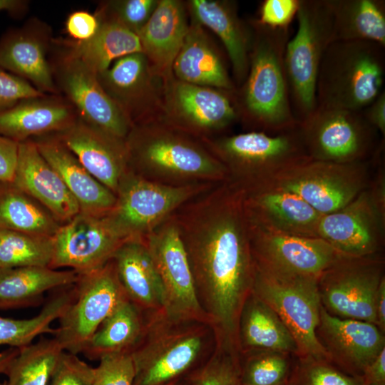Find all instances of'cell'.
<instances>
[{
    "label": "cell",
    "instance_id": "obj_1",
    "mask_svg": "<svg viewBox=\"0 0 385 385\" xmlns=\"http://www.w3.org/2000/svg\"><path fill=\"white\" fill-rule=\"evenodd\" d=\"M173 215L216 342L240 352V315L255 276L242 188L230 180L218 183Z\"/></svg>",
    "mask_w": 385,
    "mask_h": 385
},
{
    "label": "cell",
    "instance_id": "obj_2",
    "mask_svg": "<svg viewBox=\"0 0 385 385\" xmlns=\"http://www.w3.org/2000/svg\"><path fill=\"white\" fill-rule=\"evenodd\" d=\"M252 29L249 70L235 93L239 122L248 130L277 134L296 128L284 68L289 27L271 28L256 19Z\"/></svg>",
    "mask_w": 385,
    "mask_h": 385
},
{
    "label": "cell",
    "instance_id": "obj_3",
    "mask_svg": "<svg viewBox=\"0 0 385 385\" xmlns=\"http://www.w3.org/2000/svg\"><path fill=\"white\" fill-rule=\"evenodd\" d=\"M125 141L129 168L149 180L173 186L229 180L201 140L160 120L133 125Z\"/></svg>",
    "mask_w": 385,
    "mask_h": 385
},
{
    "label": "cell",
    "instance_id": "obj_4",
    "mask_svg": "<svg viewBox=\"0 0 385 385\" xmlns=\"http://www.w3.org/2000/svg\"><path fill=\"white\" fill-rule=\"evenodd\" d=\"M145 316L143 332L130 351L133 385H163L187 379L212 352V327L197 321H175L164 313Z\"/></svg>",
    "mask_w": 385,
    "mask_h": 385
},
{
    "label": "cell",
    "instance_id": "obj_5",
    "mask_svg": "<svg viewBox=\"0 0 385 385\" xmlns=\"http://www.w3.org/2000/svg\"><path fill=\"white\" fill-rule=\"evenodd\" d=\"M385 46L364 41H332L317 80V106L361 111L384 90Z\"/></svg>",
    "mask_w": 385,
    "mask_h": 385
},
{
    "label": "cell",
    "instance_id": "obj_6",
    "mask_svg": "<svg viewBox=\"0 0 385 385\" xmlns=\"http://www.w3.org/2000/svg\"><path fill=\"white\" fill-rule=\"evenodd\" d=\"M296 18L297 30L287 43L284 62L291 108L299 123L317 107V76L333 41V16L328 0H299Z\"/></svg>",
    "mask_w": 385,
    "mask_h": 385
},
{
    "label": "cell",
    "instance_id": "obj_7",
    "mask_svg": "<svg viewBox=\"0 0 385 385\" xmlns=\"http://www.w3.org/2000/svg\"><path fill=\"white\" fill-rule=\"evenodd\" d=\"M201 141L226 168L229 180L240 186L265 180L282 169L309 158L299 124L277 134L250 130Z\"/></svg>",
    "mask_w": 385,
    "mask_h": 385
},
{
    "label": "cell",
    "instance_id": "obj_8",
    "mask_svg": "<svg viewBox=\"0 0 385 385\" xmlns=\"http://www.w3.org/2000/svg\"><path fill=\"white\" fill-rule=\"evenodd\" d=\"M370 163L369 160L342 163L307 158L259 183L293 192L324 215L342 208L366 188Z\"/></svg>",
    "mask_w": 385,
    "mask_h": 385
},
{
    "label": "cell",
    "instance_id": "obj_9",
    "mask_svg": "<svg viewBox=\"0 0 385 385\" xmlns=\"http://www.w3.org/2000/svg\"><path fill=\"white\" fill-rule=\"evenodd\" d=\"M218 183L173 186L145 179L130 168L120 180L109 216L127 240L145 237L180 206Z\"/></svg>",
    "mask_w": 385,
    "mask_h": 385
},
{
    "label": "cell",
    "instance_id": "obj_10",
    "mask_svg": "<svg viewBox=\"0 0 385 385\" xmlns=\"http://www.w3.org/2000/svg\"><path fill=\"white\" fill-rule=\"evenodd\" d=\"M307 155L313 160L353 163L372 158L381 143L379 132L361 111L317 106L299 123Z\"/></svg>",
    "mask_w": 385,
    "mask_h": 385
},
{
    "label": "cell",
    "instance_id": "obj_11",
    "mask_svg": "<svg viewBox=\"0 0 385 385\" xmlns=\"http://www.w3.org/2000/svg\"><path fill=\"white\" fill-rule=\"evenodd\" d=\"M317 282V277L276 275L255 267L252 292L274 311L291 333L297 357L329 361L316 335L322 306Z\"/></svg>",
    "mask_w": 385,
    "mask_h": 385
},
{
    "label": "cell",
    "instance_id": "obj_12",
    "mask_svg": "<svg viewBox=\"0 0 385 385\" xmlns=\"http://www.w3.org/2000/svg\"><path fill=\"white\" fill-rule=\"evenodd\" d=\"M157 120L200 140L225 135L239 122L235 93L188 83L172 75L164 80Z\"/></svg>",
    "mask_w": 385,
    "mask_h": 385
},
{
    "label": "cell",
    "instance_id": "obj_13",
    "mask_svg": "<svg viewBox=\"0 0 385 385\" xmlns=\"http://www.w3.org/2000/svg\"><path fill=\"white\" fill-rule=\"evenodd\" d=\"M126 298L113 260L80 274L73 284V299L58 319L53 337L65 351L82 353L102 322Z\"/></svg>",
    "mask_w": 385,
    "mask_h": 385
},
{
    "label": "cell",
    "instance_id": "obj_14",
    "mask_svg": "<svg viewBox=\"0 0 385 385\" xmlns=\"http://www.w3.org/2000/svg\"><path fill=\"white\" fill-rule=\"evenodd\" d=\"M384 267L380 253L366 257L340 255L318 278L322 306L335 317L375 324L374 300L385 278Z\"/></svg>",
    "mask_w": 385,
    "mask_h": 385
},
{
    "label": "cell",
    "instance_id": "obj_15",
    "mask_svg": "<svg viewBox=\"0 0 385 385\" xmlns=\"http://www.w3.org/2000/svg\"><path fill=\"white\" fill-rule=\"evenodd\" d=\"M48 58L58 93L71 104L78 118L125 140L133 124L103 90L97 75L53 40Z\"/></svg>",
    "mask_w": 385,
    "mask_h": 385
},
{
    "label": "cell",
    "instance_id": "obj_16",
    "mask_svg": "<svg viewBox=\"0 0 385 385\" xmlns=\"http://www.w3.org/2000/svg\"><path fill=\"white\" fill-rule=\"evenodd\" d=\"M144 241L163 284L164 314L175 321H197L210 325L198 302L187 252L173 215Z\"/></svg>",
    "mask_w": 385,
    "mask_h": 385
},
{
    "label": "cell",
    "instance_id": "obj_17",
    "mask_svg": "<svg viewBox=\"0 0 385 385\" xmlns=\"http://www.w3.org/2000/svg\"><path fill=\"white\" fill-rule=\"evenodd\" d=\"M385 191L370 186L341 209L322 215L317 237L342 255L379 254L384 240Z\"/></svg>",
    "mask_w": 385,
    "mask_h": 385
},
{
    "label": "cell",
    "instance_id": "obj_18",
    "mask_svg": "<svg viewBox=\"0 0 385 385\" xmlns=\"http://www.w3.org/2000/svg\"><path fill=\"white\" fill-rule=\"evenodd\" d=\"M79 212L61 225L53 236V255L50 267H70L80 274L93 272L112 260L127 240L109 215Z\"/></svg>",
    "mask_w": 385,
    "mask_h": 385
},
{
    "label": "cell",
    "instance_id": "obj_19",
    "mask_svg": "<svg viewBox=\"0 0 385 385\" xmlns=\"http://www.w3.org/2000/svg\"><path fill=\"white\" fill-rule=\"evenodd\" d=\"M248 227L255 267L267 273L319 278L342 255L319 237L272 232L249 222Z\"/></svg>",
    "mask_w": 385,
    "mask_h": 385
},
{
    "label": "cell",
    "instance_id": "obj_20",
    "mask_svg": "<svg viewBox=\"0 0 385 385\" xmlns=\"http://www.w3.org/2000/svg\"><path fill=\"white\" fill-rule=\"evenodd\" d=\"M97 78L106 93L133 125L159 118L164 79L154 71L142 52L115 60Z\"/></svg>",
    "mask_w": 385,
    "mask_h": 385
},
{
    "label": "cell",
    "instance_id": "obj_21",
    "mask_svg": "<svg viewBox=\"0 0 385 385\" xmlns=\"http://www.w3.org/2000/svg\"><path fill=\"white\" fill-rule=\"evenodd\" d=\"M240 187L250 223L272 232L318 237L322 215L298 195L265 183Z\"/></svg>",
    "mask_w": 385,
    "mask_h": 385
},
{
    "label": "cell",
    "instance_id": "obj_22",
    "mask_svg": "<svg viewBox=\"0 0 385 385\" xmlns=\"http://www.w3.org/2000/svg\"><path fill=\"white\" fill-rule=\"evenodd\" d=\"M53 37L48 24L30 18L0 38V67L48 95L59 94L49 62Z\"/></svg>",
    "mask_w": 385,
    "mask_h": 385
},
{
    "label": "cell",
    "instance_id": "obj_23",
    "mask_svg": "<svg viewBox=\"0 0 385 385\" xmlns=\"http://www.w3.org/2000/svg\"><path fill=\"white\" fill-rule=\"evenodd\" d=\"M316 335L329 361L355 376L385 348L384 334L374 324L335 317L322 306Z\"/></svg>",
    "mask_w": 385,
    "mask_h": 385
},
{
    "label": "cell",
    "instance_id": "obj_24",
    "mask_svg": "<svg viewBox=\"0 0 385 385\" xmlns=\"http://www.w3.org/2000/svg\"><path fill=\"white\" fill-rule=\"evenodd\" d=\"M82 165L115 195L129 169L125 141L91 126L78 118L55 134Z\"/></svg>",
    "mask_w": 385,
    "mask_h": 385
},
{
    "label": "cell",
    "instance_id": "obj_25",
    "mask_svg": "<svg viewBox=\"0 0 385 385\" xmlns=\"http://www.w3.org/2000/svg\"><path fill=\"white\" fill-rule=\"evenodd\" d=\"M12 183L42 205L61 224L71 220L81 210L77 200L33 140L18 143Z\"/></svg>",
    "mask_w": 385,
    "mask_h": 385
},
{
    "label": "cell",
    "instance_id": "obj_26",
    "mask_svg": "<svg viewBox=\"0 0 385 385\" xmlns=\"http://www.w3.org/2000/svg\"><path fill=\"white\" fill-rule=\"evenodd\" d=\"M186 2L190 19L215 34L222 43L230 63L232 80L237 88L249 70L252 29L238 14L237 3L231 0H190Z\"/></svg>",
    "mask_w": 385,
    "mask_h": 385
},
{
    "label": "cell",
    "instance_id": "obj_27",
    "mask_svg": "<svg viewBox=\"0 0 385 385\" xmlns=\"http://www.w3.org/2000/svg\"><path fill=\"white\" fill-rule=\"evenodd\" d=\"M77 118L75 109L63 96L45 94L0 111V135L19 143L60 133Z\"/></svg>",
    "mask_w": 385,
    "mask_h": 385
},
{
    "label": "cell",
    "instance_id": "obj_28",
    "mask_svg": "<svg viewBox=\"0 0 385 385\" xmlns=\"http://www.w3.org/2000/svg\"><path fill=\"white\" fill-rule=\"evenodd\" d=\"M188 16L186 2L159 0L148 21L137 34L142 53L164 80L173 75V62L189 29Z\"/></svg>",
    "mask_w": 385,
    "mask_h": 385
},
{
    "label": "cell",
    "instance_id": "obj_29",
    "mask_svg": "<svg viewBox=\"0 0 385 385\" xmlns=\"http://www.w3.org/2000/svg\"><path fill=\"white\" fill-rule=\"evenodd\" d=\"M205 29L195 21H190L188 33L173 64V75L188 83L235 93L237 88L224 56Z\"/></svg>",
    "mask_w": 385,
    "mask_h": 385
},
{
    "label": "cell",
    "instance_id": "obj_30",
    "mask_svg": "<svg viewBox=\"0 0 385 385\" xmlns=\"http://www.w3.org/2000/svg\"><path fill=\"white\" fill-rule=\"evenodd\" d=\"M34 141L77 200L81 212L105 215L113 209L116 195L97 180L55 134Z\"/></svg>",
    "mask_w": 385,
    "mask_h": 385
},
{
    "label": "cell",
    "instance_id": "obj_31",
    "mask_svg": "<svg viewBox=\"0 0 385 385\" xmlns=\"http://www.w3.org/2000/svg\"><path fill=\"white\" fill-rule=\"evenodd\" d=\"M112 260L128 299L144 315L164 313L163 284L144 240H127Z\"/></svg>",
    "mask_w": 385,
    "mask_h": 385
},
{
    "label": "cell",
    "instance_id": "obj_32",
    "mask_svg": "<svg viewBox=\"0 0 385 385\" xmlns=\"http://www.w3.org/2000/svg\"><path fill=\"white\" fill-rule=\"evenodd\" d=\"M98 19L99 27L95 35L87 41H76L68 38L53 39L58 46L96 75L106 70L115 60L142 52L137 34L115 21Z\"/></svg>",
    "mask_w": 385,
    "mask_h": 385
},
{
    "label": "cell",
    "instance_id": "obj_33",
    "mask_svg": "<svg viewBox=\"0 0 385 385\" xmlns=\"http://www.w3.org/2000/svg\"><path fill=\"white\" fill-rule=\"evenodd\" d=\"M241 352L273 350L298 354L295 341L274 311L253 292L242 309L237 332Z\"/></svg>",
    "mask_w": 385,
    "mask_h": 385
},
{
    "label": "cell",
    "instance_id": "obj_34",
    "mask_svg": "<svg viewBox=\"0 0 385 385\" xmlns=\"http://www.w3.org/2000/svg\"><path fill=\"white\" fill-rule=\"evenodd\" d=\"M79 274L49 267H24L0 272V309L37 304L49 290L72 286Z\"/></svg>",
    "mask_w": 385,
    "mask_h": 385
},
{
    "label": "cell",
    "instance_id": "obj_35",
    "mask_svg": "<svg viewBox=\"0 0 385 385\" xmlns=\"http://www.w3.org/2000/svg\"><path fill=\"white\" fill-rule=\"evenodd\" d=\"M333 16V41H364L385 46L384 0H328Z\"/></svg>",
    "mask_w": 385,
    "mask_h": 385
},
{
    "label": "cell",
    "instance_id": "obj_36",
    "mask_svg": "<svg viewBox=\"0 0 385 385\" xmlns=\"http://www.w3.org/2000/svg\"><path fill=\"white\" fill-rule=\"evenodd\" d=\"M145 316L128 298L123 300L93 334L83 353L99 360L106 354L130 351L142 336Z\"/></svg>",
    "mask_w": 385,
    "mask_h": 385
},
{
    "label": "cell",
    "instance_id": "obj_37",
    "mask_svg": "<svg viewBox=\"0 0 385 385\" xmlns=\"http://www.w3.org/2000/svg\"><path fill=\"white\" fill-rule=\"evenodd\" d=\"M61 224L12 183H0V230L53 237Z\"/></svg>",
    "mask_w": 385,
    "mask_h": 385
},
{
    "label": "cell",
    "instance_id": "obj_38",
    "mask_svg": "<svg viewBox=\"0 0 385 385\" xmlns=\"http://www.w3.org/2000/svg\"><path fill=\"white\" fill-rule=\"evenodd\" d=\"M64 351L54 337L20 348L5 374L6 385H48Z\"/></svg>",
    "mask_w": 385,
    "mask_h": 385
},
{
    "label": "cell",
    "instance_id": "obj_39",
    "mask_svg": "<svg viewBox=\"0 0 385 385\" xmlns=\"http://www.w3.org/2000/svg\"><path fill=\"white\" fill-rule=\"evenodd\" d=\"M73 297V288L51 297L39 314L30 319H15L0 316V346L20 349L28 346L38 336L54 334L51 324L66 311Z\"/></svg>",
    "mask_w": 385,
    "mask_h": 385
},
{
    "label": "cell",
    "instance_id": "obj_40",
    "mask_svg": "<svg viewBox=\"0 0 385 385\" xmlns=\"http://www.w3.org/2000/svg\"><path fill=\"white\" fill-rule=\"evenodd\" d=\"M53 237L0 230V272L24 267H50Z\"/></svg>",
    "mask_w": 385,
    "mask_h": 385
},
{
    "label": "cell",
    "instance_id": "obj_41",
    "mask_svg": "<svg viewBox=\"0 0 385 385\" xmlns=\"http://www.w3.org/2000/svg\"><path fill=\"white\" fill-rule=\"evenodd\" d=\"M294 355L273 350L240 354L239 385H287Z\"/></svg>",
    "mask_w": 385,
    "mask_h": 385
},
{
    "label": "cell",
    "instance_id": "obj_42",
    "mask_svg": "<svg viewBox=\"0 0 385 385\" xmlns=\"http://www.w3.org/2000/svg\"><path fill=\"white\" fill-rule=\"evenodd\" d=\"M294 357L287 385H364L361 376L346 374L327 360Z\"/></svg>",
    "mask_w": 385,
    "mask_h": 385
},
{
    "label": "cell",
    "instance_id": "obj_43",
    "mask_svg": "<svg viewBox=\"0 0 385 385\" xmlns=\"http://www.w3.org/2000/svg\"><path fill=\"white\" fill-rule=\"evenodd\" d=\"M240 353L216 343L207 359L187 379L192 385H238Z\"/></svg>",
    "mask_w": 385,
    "mask_h": 385
},
{
    "label": "cell",
    "instance_id": "obj_44",
    "mask_svg": "<svg viewBox=\"0 0 385 385\" xmlns=\"http://www.w3.org/2000/svg\"><path fill=\"white\" fill-rule=\"evenodd\" d=\"M159 0H111L99 4L95 14L115 21L138 34L147 24Z\"/></svg>",
    "mask_w": 385,
    "mask_h": 385
},
{
    "label": "cell",
    "instance_id": "obj_45",
    "mask_svg": "<svg viewBox=\"0 0 385 385\" xmlns=\"http://www.w3.org/2000/svg\"><path fill=\"white\" fill-rule=\"evenodd\" d=\"M135 365L130 351L104 355L94 368L93 385H133Z\"/></svg>",
    "mask_w": 385,
    "mask_h": 385
},
{
    "label": "cell",
    "instance_id": "obj_46",
    "mask_svg": "<svg viewBox=\"0 0 385 385\" xmlns=\"http://www.w3.org/2000/svg\"><path fill=\"white\" fill-rule=\"evenodd\" d=\"M94 368L78 354L64 351L51 376L48 385H93Z\"/></svg>",
    "mask_w": 385,
    "mask_h": 385
},
{
    "label": "cell",
    "instance_id": "obj_47",
    "mask_svg": "<svg viewBox=\"0 0 385 385\" xmlns=\"http://www.w3.org/2000/svg\"><path fill=\"white\" fill-rule=\"evenodd\" d=\"M43 95L26 80L0 67V111L12 107L21 100Z\"/></svg>",
    "mask_w": 385,
    "mask_h": 385
},
{
    "label": "cell",
    "instance_id": "obj_48",
    "mask_svg": "<svg viewBox=\"0 0 385 385\" xmlns=\"http://www.w3.org/2000/svg\"><path fill=\"white\" fill-rule=\"evenodd\" d=\"M299 5V0H264L256 19L271 28H287L296 17Z\"/></svg>",
    "mask_w": 385,
    "mask_h": 385
},
{
    "label": "cell",
    "instance_id": "obj_49",
    "mask_svg": "<svg viewBox=\"0 0 385 385\" xmlns=\"http://www.w3.org/2000/svg\"><path fill=\"white\" fill-rule=\"evenodd\" d=\"M99 27V20L95 14L84 10L71 12L65 21V31L76 41H87L93 37Z\"/></svg>",
    "mask_w": 385,
    "mask_h": 385
},
{
    "label": "cell",
    "instance_id": "obj_50",
    "mask_svg": "<svg viewBox=\"0 0 385 385\" xmlns=\"http://www.w3.org/2000/svg\"><path fill=\"white\" fill-rule=\"evenodd\" d=\"M17 142L0 135V183H12L17 162Z\"/></svg>",
    "mask_w": 385,
    "mask_h": 385
},
{
    "label": "cell",
    "instance_id": "obj_51",
    "mask_svg": "<svg viewBox=\"0 0 385 385\" xmlns=\"http://www.w3.org/2000/svg\"><path fill=\"white\" fill-rule=\"evenodd\" d=\"M361 111L366 121L384 137L385 135V91H383Z\"/></svg>",
    "mask_w": 385,
    "mask_h": 385
},
{
    "label": "cell",
    "instance_id": "obj_52",
    "mask_svg": "<svg viewBox=\"0 0 385 385\" xmlns=\"http://www.w3.org/2000/svg\"><path fill=\"white\" fill-rule=\"evenodd\" d=\"M361 378L364 385H385V348L365 368Z\"/></svg>",
    "mask_w": 385,
    "mask_h": 385
},
{
    "label": "cell",
    "instance_id": "obj_53",
    "mask_svg": "<svg viewBox=\"0 0 385 385\" xmlns=\"http://www.w3.org/2000/svg\"><path fill=\"white\" fill-rule=\"evenodd\" d=\"M375 324L385 333V278L381 282L374 300Z\"/></svg>",
    "mask_w": 385,
    "mask_h": 385
},
{
    "label": "cell",
    "instance_id": "obj_54",
    "mask_svg": "<svg viewBox=\"0 0 385 385\" xmlns=\"http://www.w3.org/2000/svg\"><path fill=\"white\" fill-rule=\"evenodd\" d=\"M29 4L25 0H0V12H7L15 19L21 18L27 12Z\"/></svg>",
    "mask_w": 385,
    "mask_h": 385
},
{
    "label": "cell",
    "instance_id": "obj_55",
    "mask_svg": "<svg viewBox=\"0 0 385 385\" xmlns=\"http://www.w3.org/2000/svg\"><path fill=\"white\" fill-rule=\"evenodd\" d=\"M19 349L11 347L4 351H0V374H6L13 359L19 353Z\"/></svg>",
    "mask_w": 385,
    "mask_h": 385
},
{
    "label": "cell",
    "instance_id": "obj_56",
    "mask_svg": "<svg viewBox=\"0 0 385 385\" xmlns=\"http://www.w3.org/2000/svg\"><path fill=\"white\" fill-rule=\"evenodd\" d=\"M181 381H171L163 385H180Z\"/></svg>",
    "mask_w": 385,
    "mask_h": 385
},
{
    "label": "cell",
    "instance_id": "obj_57",
    "mask_svg": "<svg viewBox=\"0 0 385 385\" xmlns=\"http://www.w3.org/2000/svg\"><path fill=\"white\" fill-rule=\"evenodd\" d=\"M180 385H192V384L188 379H184L181 381Z\"/></svg>",
    "mask_w": 385,
    "mask_h": 385
},
{
    "label": "cell",
    "instance_id": "obj_58",
    "mask_svg": "<svg viewBox=\"0 0 385 385\" xmlns=\"http://www.w3.org/2000/svg\"><path fill=\"white\" fill-rule=\"evenodd\" d=\"M0 385H6V381L0 382Z\"/></svg>",
    "mask_w": 385,
    "mask_h": 385
},
{
    "label": "cell",
    "instance_id": "obj_59",
    "mask_svg": "<svg viewBox=\"0 0 385 385\" xmlns=\"http://www.w3.org/2000/svg\"><path fill=\"white\" fill-rule=\"evenodd\" d=\"M239 385V384H238Z\"/></svg>",
    "mask_w": 385,
    "mask_h": 385
}]
</instances>
